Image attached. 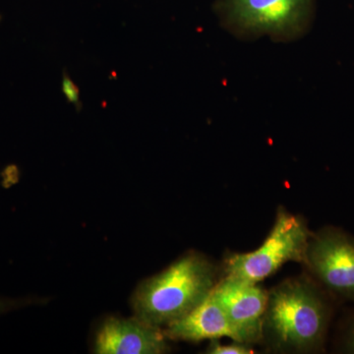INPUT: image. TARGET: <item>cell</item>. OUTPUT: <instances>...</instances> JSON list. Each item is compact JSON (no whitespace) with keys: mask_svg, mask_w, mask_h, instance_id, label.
Returning a JSON list of instances; mask_svg holds the SVG:
<instances>
[{"mask_svg":"<svg viewBox=\"0 0 354 354\" xmlns=\"http://www.w3.org/2000/svg\"><path fill=\"white\" fill-rule=\"evenodd\" d=\"M329 320V306L312 281L286 279L268 291L262 342L279 353H313L325 342Z\"/></svg>","mask_w":354,"mask_h":354,"instance_id":"6da1fadb","label":"cell"},{"mask_svg":"<svg viewBox=\"0 0 354 354\" xmlns=\"http://www.w3.org/2000/svg\"><path fill=\"white\" fill-rule=\"evenodd\" d=\"M218 268L206 256L186 253L155 276L142 281L132 295L134 316L165 329L181 320L211 295Z\"/></svg>","mask_w":354,"mask_h":354,"instance_id":"7a4b0ae2","label":"cell"},{"mask_svg":"<svg viewBox=\"0 0 354 354\" xmlns=\"http://www.w3.org/2000/svg\"><path fill=\"white\" fill-rule=\"evenodd\" d=\"M221 25L241 39L269 37L290 43L308 32L315 14V0H216Z\"/></svg>","mask_w":354,"mask_h":354,"instance_id":"3957f363","label":"cell"},{"mask_svg":"<svg viewBox=\"0 0 354 354\" xmlns=\"http://www.w3.org/2000/svg\"><path fill=\"white\" fill-rule=\"evenodd\" d=\"M312 232L304 218L279 208L274 227L256 250L228 255L223 264L225 277L260 283L288 262L304 264Z\"/></svg>","mask_w":354,"mask_h":354,"instance_id":"277c9868","label":"cell"},{"mask_svg":"<svg viewBox=\"0 0 354 354\" xmlns=\"http://www.w3.org/2000/svg\"><path fill=\"white\" fill-rule=\"evenodd\" d=\"M304 264L333 292L354 300V239L329 227L312 234Z\"/></svg>","mask_w":354,"mask_h":354,"instance_id":"5b68a950","label":"cell"},{"mask_svg":"<svg viewBox=\"0 0 354 354\" xmlns=\"http://www.w3.org/2000/svg\"><path fill=\"white\" fill-rule=\"evenodd\" d=\"M212 295L225 311L242 342L248 344L262 342L268 290L259 283L225 277L218 279Z\"/></svg>","mask_w":354,"mask_h":354,"instance_id":"8992f818","label":"cell"},{"mask_svg":"<svg viewBox=\"0 0 354 354\" xmlns=\"http://www.w3.org/2000/svg\"><path fill=\"white\" fill-rule=\"evenodd\" d=\"M169 339L164 329L132 318L109 317L95 337L97 354H162L169 353Z\"/></svg>","mask_w":354,"mask_h":354,"instance_id":"52a82bcc","label":"cell"},{"mask_svg":"<svg viewBox=\"0 0 354 354\" xmlns=\"http://www.w3.org/2000/svg\"><path fill=\"white\" fill-rule=\"evenodd\" d=\"M164 333L169 341L199 342L227 337L243 342L212 293L187 316L165 327Z\"/></svg>","mask_w":354,"mask_h":354,"instance_id":"ba28073f","label":"cell"},{"mask_svg":"<svg viewBox=\"0 0 354 354\" xmlns=\"http://www.w3.org/2000/svg\"><path fill=\"white\" fill-rule=\"evenodd\" d=\"M207 353L209 354H251L254 351L251 344L232 341L230 344H221L220 339H212Z\"/></svg>","mask_w":354,"mask_h":354,"instance_id":"9c48e42d","label":"cell"},{"mask_svg":"<svg viewBox=\"0 0 354 354\" xmlns=\"http://www.w3.org/2000/svg\"><path fill=\"white\" fill-rule=\"evenodd\" d=\"M62 92H64L65 97L70 104H74L77 109H80L81 102L79 88L66 74H64V79H62Z\"/></svg>","mask_w":354,"mask_h":354,"instance_id":"30bf717a","label":"cell"},{"mask_svg":"<svg viewBox=\"0 0 354 354\" xmlns=\"http://www.w3.org/2000/svg\"><path fill=\"white\" fill-rule=\"evenodd\" d=\"M348 346L349 351L354 353V328L351 332L348 339Z\"/></svg>","mask_w":354,"mask_h":354,"instance_id":"8fae6325","label":"cell"},{"mask_svg":"<svg viewBox=\"0 0 354 354\" xmlns=\"http://www.w3.org/2000/svg\"><path fill=\"white\" fill-rule=\"evenodd\" d=\"M6 302L0 301V312L4 311L6 309Z\"/></svg>","mask_w":354,"mask_h":354,"instance_id":"7c38bea8","label":"cell"}]
</instances>
